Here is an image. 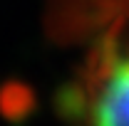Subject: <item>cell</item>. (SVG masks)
I'll list each match as a JSON object with an SVG mask.
<instances>
[{
    "mask_svg": "<svg viewBox=\"0 0 129 126\" xmlns=\"http://www.w3.org/2000/svg\"><path fill=\"white\" fill-rule=\"evenodd\" d=\"M92 126H129V54L119 57L102 79Z\"/></svg>",
    "mask_w": 129,
    "mask_h": 126,
    "instance_id": "cell-1",
    "label": "cell"
}]
</instances>
